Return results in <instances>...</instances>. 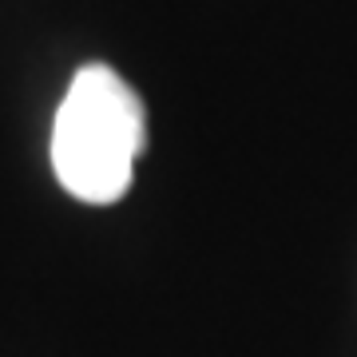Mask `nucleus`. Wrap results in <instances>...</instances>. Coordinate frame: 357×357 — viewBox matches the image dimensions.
<instances>
[{
    "label": "nucleus",
    "instance_id": "obj_1",
    "mask_svg": "<svg viewBox=\"0 0 357 357\" xmlns=\"http://www.w3.org/2000/svg\"><path fill=\"white\" fill-rule=\"evenodd\" d=\"M147 143L143 100L107 64L79 68L52 123V171L72 199L107 206L131 187Z\"/></svg>",
    "mask_w": 357,
    "mask_h": 357
}]
</instances>
